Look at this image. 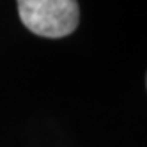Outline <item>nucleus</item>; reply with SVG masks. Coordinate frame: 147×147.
<instances>
[{"instance_id":"1","label":"nucleus","mask_w":147,"mask_h":147,"mask_svg":"<svg viewBox=\"0 0 147 147\" xmlns=\"http://www.w3.org/2000/svg\"><path fill=\"white\" fill-rule=\"evenodd\" d=\"M16 4L22 23L41 37H66L80 23L76 0H16Z\"/></svg>"}]
</instances>
